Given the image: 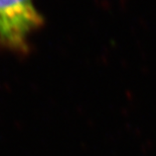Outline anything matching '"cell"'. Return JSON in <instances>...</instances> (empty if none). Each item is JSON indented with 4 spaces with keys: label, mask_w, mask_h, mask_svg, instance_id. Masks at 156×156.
I'll return each instance as SVG.
<instances>
[{
    "label": "cell",
    "mask_w": 156,
    "mask_h": 156,
    "mask_svg": "<svg viewBox=\"0 0 156 156\" xmlns=\"http://www.w3.org/2000/svg\"><path fill=\"white\" fill-rule=\"evenodd\" d=\"M42 25L32 0H0V49L26 54L29 36Z\"/></svg>",
    "instance_id": "6da1fadb"
}]
</instances>
